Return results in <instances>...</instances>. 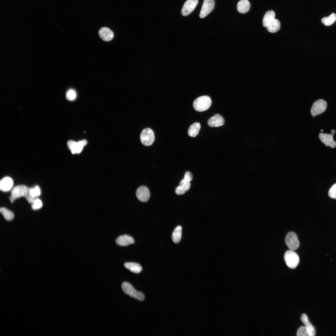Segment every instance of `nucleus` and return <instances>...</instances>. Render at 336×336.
I'll list each match as a JSON object with an SVG mask.
<instances>
[{
  "label": "nucleus",
  "mask_w": 336,
  "mask_h": 336,
  "mask_svg": "<svg viewBox=\"0 0 336 336\" xmlns=\"http://www.w3.org/2000/svg\"><path fill=\"white\" fill-rule=\"evenodd\" d=\"M212 101L210 97L207 96H202L196 98L194 101V109L198 112H203L208 110L211 106Z\"/></svg>",
  "instance_id": "nucleus-1"
},
{
  "label": "nucleus",
  "mask_w": 336,
  "mask_h": 336,
  "mask_svg": "<svg viewBox=\"0 0 336 336\" xmlns=\"http://www.w3.org/2000/svg\"><path fill=\"white\" fill-rule=\"evenodd\" d=\"M30 189L24 185H19L14 187L11 191V196L10 197L11 203H12L16 199L21 197H26L30 194Z\"/></svg>",
  "instance_id": "nucleus-2"
},
{
  "label": "nucleus",
  "mask_w": 336,
  "mask_h": 336,
  "mask_svg": "<svg viewBox=\"0 0 336 336\" xmlns=\"http://www.w3.org/2000/svg\"><path fill=\"white\" fill-rule=\"evenodd\" d=\"M284 259L287 266L292 269L295 268L299 262L297 254L293 250H288L285 252Z\"/></svg>",
  "instance_id": "nucleus-3"
},
{
  "label": "nucleus",
  "mask_w": 336,
  "mask_h": 336,
  "mask_svg": "<svg viewBox=\"0 0 336 336\" xmlns=\"http://www.w3.org/2000/svg\"><path fill=\"white\" fill-rule=\"evenodd\" d=\"M122 288L124 293L131 297L140 301H142L144 299V295L142 292L136 290L133 286L128 282H123Z\"/></svg>",
  "instance_id": "nucleus-4"
},
{
  "label": "nucleus",
  "mask_w": 336,
  "mask_h": 336,
  "mask_svg": "<svg viewBox=\"0 0 336 336\" xmlns=\"http://www.w3.org/2000/svg\"><path fill=\"white\" fill-rule=\"evenodd\" d=\"M154 134L153 131L150 128H146L143 130L140 135V139L142 143L145 146L151 145L154 141Z\"/></svg>",
  "instance_id": "nucleus-5"
},
{
  "label": "nucleus",
  "mask_w": 336,
  "mask_h": 336,
  "mask_svg": "<svg viewBox=\"0 0 336 336\" xmlns=\"http://www.w3.org/2000/svg\"><path fill=\"white\" fill-rule=\"evenodd\" d=\"M327 107L326 101L322 99H319L315 101L312 105L310 113L314 117L319 115L325 111Z\"/></svg>",
  "instance_id": "nucleus-6"
},
{
  "label": "nucleus",
  "mask_w": 336,
  "mask_h": 336,
  "mask_svg": "<svg viewBox=\"0 0 336 336\" xmlns=\"http://www.w3.org/2000/svg\"><path fill=\"white\" fill-rule=\"evenodd\" d=\"M285 243L290 250H295L299 247L300 243L296 234L294 232H288L285 239Z\"/></svg>",
  "instance_id": "nucleus-7"
},
{
  "label": "nucleus",
  "mask_w": 336,
  "mask_h": 336,
  "mask_svg": "<svg viewBox=\"0 0 336 336\" xmlns=\"http://www.w3.org/2000/svg\"><path fill=\"white\" fill-rule=\"evenodd\" d=\"M331 134L320 133L319 135V138L321 142L327 147H330L331 148L336 147V142L334 140L333 136L335 133L334 129L331 130Z\"/></svg>",
  "instance_id": "nucleus-8"
},
{
  "label": "nucleus",
  "mask_w": 336,
  "mask_h": 336,
  "mask_svg": "<svg viewBox=\"0 0 336 336\" xmlns=\"http://www.w3.org/2000/svg\"><path fill=\"white\" fill-rule=\"evenodd\" d=\"M214 0H204L199 14L201 18L207 16L214 9Z\"/></svg>",
  "instance_id": "nucleus-9"
},
{
  "label": "nucleus",
  "mask_w": 336,
  "mask_h": 336,
  "mask_svg": "<svg viewBox=\"0 0 336 336\" xmlns=\"http://www.w3.org/2000/svg\"><path fill=\"white\" fill-rule=\"evenodd\" d=\"M198 3V0H187L181 11L182 15L186 16L190 14L195 8Z\"/></svg>",
  "instance_id": "nucleus-10"
},
{
  "label": "nucleus",
  "mask_w": 336,
  "mask_h": 336,
  "mask_svg": "<svg viewBox=\"0 0 336 336\" xmlns=\"http://www.w3.org/2000/svg\"><path fill=\"white\" fill-rule=\"evenodd\" d=\"M136 195L138 199L140 201L142 202H147L150 197L149 190L145 186H141L137 189Z\"/></svg>",
  "instance_id": "nucleus-11"
},
{
  "label": "nucleus",
  "mask_w": 336,
  "mask_h": 336,
  "mask_svg": "<svg viewBox=\"0 0 336 336\" xmlns=\"http://www.w3.org/2000/svg\"><path fill=\"white\" fill-rule=\"evenodd\" d=\"M224 120L220 114H216L210 118L208 121V125L212 127H218L223 125Z\"/></svg>",
  "instance_id": "nucleus-12"
},
{
  "label": "nucleus",
  "mask_w": 336,
  "mask_h": 336,
  "mask_svg": "<svg viewBox=\"0 0 336 336\" xmlns=\"http://www.w3.org/2000/svg\"><path fill=\"white\" fill-rule=\"evenodd\" d=\"M117 245L121 246H126L134 242L133 239L131 236L125 235L118 237L116 240Z\"/></svg>",
  "instance_id": "nucleus-13"
},
{
  "label": "nucleus",
  "mask_w": 336,
  "mask_h": 336,
  "mask_svg": "<svg viewBox=\"0 0 336 336\" xmlns=\"http://www.w3.org/2000/svg\"><path fill=\"white\" fill-rule=\"evenodd\" d=\"M99 35L101 39L107 41L111 40L114 37L113 32L109 28L105 27L102 28L99 30Z\"/></svg>",
  "instance_id": "nucleus-14"
},
{
  "label": "nucleus",
  "mask_w": 336,
  "mask_h": 336,
  "mask_svg": "<svg viewBox=\"0 0 336 336\" xmlns=\"http://www.w3.org/2000/svg\"><path fill=\"white\" fill-rule=\"evenodd\" d=\"M190 186V182L187 181L183 179L180 182L179 185L176 188L175 193L177 195L183 194L189 189Z\"/></svg>",
  "instance_id": "nucleus-15"
},
{
  "label": "nucleus",
  "mask_w": 336,
  "mask_h": 336,
  "mask_svg": "<svg viewBox=\"0 0 336 336\" xmlns=\"http://www.w3.org/2000/svg\"><path fill=\"white\" fill-rule=\"evenodd\" d=\"M13 181L11 178L7 177L2 179L0 181V189L3 191H9L13 185Z\"/></svg>",
  "instance_id": "nucleus-16"
},
{
  "label": "nucleus",
  "mask_w": 336,
  "mask_h": 336,
  "mask_svg": "<svg viewBox=\"0 0 336 336\" xmlns=\"http://www.w3.org/2000/svg\"><path fill=\"white\" fill-rule=\"evenodd\" d=\"M301 320L307 328L309 336H315V329L309 321L307 315L303 314L301 316Z\"/></svg>",
  "instance_id": "nucleus-17"
},
{
  "label": "nucleus",
  "mask_w": 336,
  "mask_h": 336,
  "mask_svg": "<svg viewBox=\"0 0 336 336\" xmlns=\"http://www.w3.org/2000/svg\"><path fill=\"white\" fill-rule=\"evenodd\" d=\"M250 7V4L248 0H241L237 3V8L238 12L241 13L248 12Z\"/></svg>",
  "instance_id": "nucleus-18"
},
{
  "label": "nucleus",
  "mask_w": 336,
  "mask_h": 336,
  "mask_svg": "<svg viewBox=\"0 0 336 336\" xmlns=\"http://www.w3.org/2000/svg\"><path fill=\"white\" fill-rule=\"evenodd\" d=\"M267 29L270 32L274 33L278 31L280 28V23L277 19H274L267 26Z\"/></svg>",
  "instance_id": "nucleus-19"
},
{
  "label": "nucleus",
  "mask_w": 336,
  "mask_h": 336,
  "mask_svg": "<svg viewBox=\"0 0 336 336\" xmlns=\"http://www.w3.org/2000/svg\"><path fill=\"white\" fill-rule=\"evenodd\" d=\"M124 267L135 273H138L142 270L141 266L139 264L133 262H126L124 264Z\"/></svg>",
  "instance_id": "nucleus-20"
},
{
  "label": "nucleus",
  "mask_w": 336,
  "mask_h": 336,
  "mask_svg": "<svg viewBox=\"0 0 336 336\" xmlns=\"http://www.w3.org/2000/svg\"><path fill=\"white\" fill-rule=\"evenodd\" d=\"M275 14L273 11L269 10L267 12L263 18V26L266 27L269 24L275 19Z\"/></svg>",
  "instance_id": "nucleus-21"
},
{
  "label": "nucleus",
  "mask_w": 336,
  "mask_h": 336,
  "mask_svg": "<svg viewBox=\"0 0 336 336\" xmlns=\"http://www.w3.org/2000/svg\"><path fill=\"white\" fill-rule=\"evenodd\" d=\"M201 126L198 123H195L189 127L188 130V135L191 137H194L198 133Z\"/></svg>",
  "instance_id": "nucleus-22"
},
{
  "label": "nucleus",
  "mask_w": 336,
  "mask_h": 336,
  "mask_svg": "<svg viewBox=\"0 0 336 336\" xmlns=\"http://www.w3.org/2000/svg\"><path fill=\"white\" fill-rule=\"evenodd\" d=\"M182 227L180 226H177L173 231L172 239L173 242L175 243H179L181 238Z\"/></svg>",
  "instance_id": "nucleus-23"
},
{
  "label": "nucleus",
  "mask_w": 336,
  "mask_h": 336,
  "mask_svg": "<svg viewBox=\"0 0 336 336\" xmlns=\"http://www.w3.org/2000/svg\"><path fill=\"white\" fill-rule=\"evenodd\" d=\"M336 20V15L335 13H332L329 16L324 17L321 19V22L325 26H330L332 25Z\"/></svg>",
  "instance_id": "nucleus-24"
},
{
  "label": "nucleus",
  "mask_w": 336,
  "mask_h": 336,
  "mask_svg": "<svg viewBox=\"0 0 336 336\" xmlns=\"http://www.w3.org/2000/svg\"><path fill=\"white\" fill-rule=\"evenodd\" d=\"M0 211L4 218L8 221H11L14 218V215L11 211L4 207L1 208Z\"/></svg>",
  "instance_id": "nucleus-25"
},
{
  "label": "nucleus",
  "mask_w": 336,
  "mask_h": 336,
  "mask_svg": "<svg viewBox=\"0 0 336 336\" xmlns=\"http://www.w3.org/2000/svg\"><path fill=\"white\" fill-rule=\"evenodd\" d=\"M297 335L298 336H309L308 330L306 327V326H302L300 327L297 332Z\"/></svg>",
  "instance_id": "nucleus-26"
},
{
  "label": "nucleus",
  "mask_w": 336,
  "mask_h": 336,
  "mask_svg": "<svg viewBox=\"0 0 336 336\" xmlns=\"http://www.w3.org/2000/svg\"><path fill=\"white\" fill-rule=\"evenodd\" d=\"M30 195L33 198L40 196V191L38 186H36L34 188H30Z\"/></svg>",
  "instance_id": "nucleus-27"
},
{
  "label": "nucleus",
  "mask_w": 336,
  "mask_h": 336,
  "mask_svg": "<svg viewBox=\"0 0 336 336\" xmlns=\"http://www.w3.org/2000/svg\"><path fill=\"white\" fill-rule=\"evenodd\" d=\"M87 144V141L85 140H83L79 141L77 143L76 148V152L79 153L82 151L83 147Z\"/></svg>",
  "instance_id": "nucleus-28"
},
{
  "label": "nucleus",
  "mask_w": 336,
  "mask_h": 336,
  "mask_svg": "<svg viewBox=\"0 0 336 336\" xmlns=\"http://www.w3.org/2000/svg\"><path fill=\"white\" fill-rule=\"evenodd\" d=\"M77 143L76 142L70 140L67 143V145L68 148L70 150L72 154L76 153V148Z\"/></svg>",
  "instance_id": "nucleus-29"
},
{
  "label": "nucleus",
  "mask_w": 336,
  "mask_h": 336,
  "mask_svg": "<svg viewBox=\"0 0 336 336\" xmlns=\"http://www.w3.org/2000/svg\"><path fill=\"white\" fill-rule=\"evenodd\" d=\"M42 206V203L41 200L40 199L37 198L32 204L31 207L33 210H36L40 209Z\"/></svg>",
  "instance_id": "nucleus-30"
},
{
  "label": "nucleus",
  "mask_w": 336,
  "mask_h": 336,
  "mask_svg": "<svg viewBox=\"0 0 336 336\" xmlns=\"http://www.w3.org/2000/svg\"><path fill=\"white\" fill-rule=\"evenodd\" d=\"M328 195L331 198L336 199V183L334 184L330 189Z\"/></svg>",
  "instance_id": "nucleus-31"
},
{
  "label": "nucleus",
  "mask_w": 336,
  "mask_h": 336,
  "mask_svg": "<svg viewBox=\"0 0 336 336\" xmlns=\"http://www.w3.org/2000/svg\"><path fill=\"white\" fill-rule=\"evenodd\" d=\"M76 96V93L73 90H70L67 93V98L69 100H73L75 98Z\"/></svg>",
  "instance_id": "nucleus-32"
},
{
  "label": "nucleus",
  "mask_w": 336,
  "mask_h": 336,
  "mask_svg": "<svg viewBox=\"0 0 336 336\" xmlns=\"http://www.w3.org/2000/svg\"><path fill=\"white\" fill-rule=\"evenodd\" d=\"M192 179L193 175L189 171H186L184 174L183 179L187 181L190 182Z\"/></svg>",
  "instance_id": "nucleus-33"
},
{
  "label": "nucleus",
  "mask_w": 336,
  "mask_h": 336,
  "mask_svg": "<svg viewBox=\"0 0 336 336\" xmlns=\"http://www.w3.org/2000/svg\"><path fill=\"white\" fill-rule=\"evenodd\" d=\"M323 131V130H322V129H321V132H322Z\"/></svg>",
  "instance_id": "nucleus-34"
}]
</instances>
